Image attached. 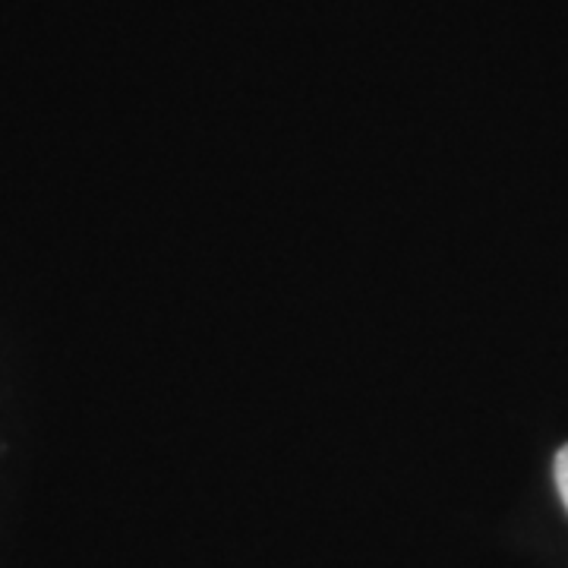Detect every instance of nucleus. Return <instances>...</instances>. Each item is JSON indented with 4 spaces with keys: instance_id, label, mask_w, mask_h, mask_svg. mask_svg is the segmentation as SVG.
Wrapping results in <instances>:
<instances>
[{
    "instance_id": "obj_1",
    "label": "nucleus",
    "mask_w": 568,
    "mask_h": 568,
    "mask_svg": "<svg viewBox=\"0 0 568 568\" xmlns=\"http://www.w3.org/2000/svg\"><path fill=\"white\" fill-rule=\"evenodd\" d=\"M556 487H559V496L568 508V446L556 455Z\"/></svg>"
}]
</instances>
